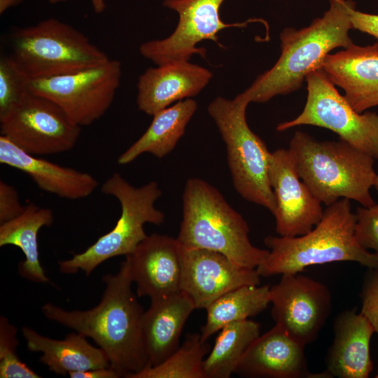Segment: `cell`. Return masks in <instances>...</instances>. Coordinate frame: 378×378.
<instances>
[{
    "instance_id": "obj_9",
    "label": "cell",
    "mask_w": 378,
    "mask_h": 378,
    "mask_svg": "<svg viewBox=\"0 0 378 378\" xmlns=\"http://www.w3.org/2000/svg\"><path fill=\"white\" fill-rule=\"evenodd\" d=\"M305 80L307 97L302 111L295 118L279 124L276 130L282 132L304 125L326 128L378 159V114L356 111L321 68L310 73Z\"/></svg>"
},
{
    "instance_id": "obj_6",
    "label": "cell",
    "mask_w": 378,
    "mask_h": 378,
    "mask_svg": "<svg viewBox=\"0 0 378 378\" xmlns=\"http://www.w3.org/2000/svg\"><path fill=\"white\" fill-rule=\"evenodd\" d=\"M101 190L118 200L120 216L114 227L86 250L58 262L59 270L63 274L82 271L90 276L106 260L132 253L148 235L144 230L146 223L159 225L164 221V213L155 206V202L162 195L155 181L136 188L115 172L102 184Z\"/></svg>"
},
{
    "instance_id": "obj_10",
    "label": "cell",
    "mask_w": 378,
    "mask_h": 378,
    "mask_svg": "<svg viewBox=\"0 0 378 378\" xmlns=\"http://www.w3.org/2000/svg\"><path fill=\"white\" fill-rule=\"evenodd\" d=\"M121 76V63L109 59L77 72L30 79L29 90L56 104L74 124L87 126L108 111Z\"/></svg>"
},
{
    "instance_id": "obj_7",
    "label": "cell",
    "mask_w": 378,
    "mask_h": 378,
    "mask_svg": "<svg viewBox=\"0 0 378 378\" xmlns=\"http://www.w3.org/2000/svg\"><path fill=\"white\" fill-rule=\"evenodd\" d=\"M250 103L241 96L215 98L207 107L225 144L232 184L245 200L263 206L272 214L276 200L269 178L271 153L249 127L246 116Z\"/></svg>"
},
{
    "instance_id": "obj_24",
    "label": "cell",
    "mask_w": 378,
    "mask_h": 378,
    "mask_svg": "<svg viewBox=\"0 0 378 378\" xmlns=\"http://www.w3.org/2000/svg\"><path fill=\"white\" fill-rule=\"evenodd\" d=\"M54 221L53 211L41 208L34 203L25 206L18 217L0 224V246L12 245L24 253V260L20 262L18 274L35 283H48L39 260L38 233L44 226H50Z\"/></svg>"
},
{
    "instance_id": "obj_39",
    "label": "cell",
    "mask_w": 378,
    "mask_h": 378,
    "mask_svg": "<svg viewBox=\"0 0 378 378\" xmlns=\"http://www.w3.org/2000/svg\"><path fill=\"white\" fill-rule=\"evenodd\" d=\"M376 377H377V378H378V373H377V374Z\"/></svg>"
},
{
    "instance_id": "obj_35",
    "label": "cell",
    "mask_w": 378,
    "mask_h": 378,
    "mask_svg": "<svg viewBox=\"0 0 378 378\" xmlns=\"http://www.w3.org/2000/svg\"><path fill=\"white\" fill-rule=\"evenodd\" d=\"M71 378H118L119 374L110 366L94 368L83 371L71 372L68 374Z\"/></svg>"
},
{
    "instance_id": "obj_11",
    "label": "cell",
    "mask_w": 378,
    "mask_h": 378,
    "mask_svg": "<svg viewBox=\"0 0 378 378\" xmlns=\"http://www.w3.org/2000/svg\"><path fill=\"white\" fill-rule=\"evenodd\" d=\"M80 127L56 104L30 91L0 117L1 135L34 155L71 150Z\"/></svg>"
},
{
    "instance_id": "obj_12",
    "label": "cell",
    "mask_w": 378,
    "mask_h": 378,
    "mask_svg": "<svg viewBox=\"0 0 378 378\" xmlns=\"http://www.w3.org/2000/svg\"><path fill=\"white\" fill-rule=\"evenodd\" d=\"M225 0H164L163 5L175 11L178 21L174 31L162 39L143 43L140 54L157 66L179 60H190L192 55L206 58V51L197 45L204 40L214 41L224 48L218 38L222 29L244 27L248 22H265L249 19L243 22L225 23L220 18V8Z\"/></svg>"
},
{
    "instance_id": "obj_38",
    "label": "cell",
    "mask_w": 378,
    "mask_h": 378,
    "mask_svg": "<svg viewBox=\"0 0 378 378\" xmlns=\"http://www.w3.org/2000/svg\"><path fill=\"white\" fill-rule=\"evenodd\" d=\"M373 187L376 189L378 193V174H377L375 176L374 181L373 183Z\"/></svg>"
},
{
    "instance_id": "obj_30",
    "label": "cell",
    "mask_w": 378,
    "mask_h": 378,
    "mask_svg": "<svg viewBox=\"0 0 378 378\" xmlns=\"http://www.w3.org/2000/svg\"><path fill=\"white\" fill-rule=\"evenodd\" d=\"M29 77L14 59L2 55L0 58V117L5 115L29 92Z\"/></svg>"
},
{
    "instance_id": "obj_23",
    "label": "cell",
    "mask_w": 378,
    "mask_h": 378,
    "mask_svg": "<svg viewBox=\"0 0 378 378\" xmlns=\"http://www.w3.org/2000/svg\"><path fill=\"white\" fill-rule=\"evenodd\" d=\"M22 333L27 349L41 353L40 361L55 374L66 376L71 372L109 367L105 352L91 345L85 336L76 331L64 340L50 338L26 326L22 328Z\"/></svg>"
},
{
    "instance_id": "obj_20",
    "label": "cell",
    "mask_w": 378,
    "mask_h": 378,
    "mask_svg": "<svg viewBox=\"0 0 378 378\" xmlns=\"http://www.w3.org/2000/svg\"><path fill=\"white\" fill-rule=\"evenodd\" d=\"M334 338L328 351L326 372L330 377L367 378L373 369L370 344L374 330L356 309L340 313L333 323Z\"/></svg>"
},
{
    "instance_id": "obj_21",
    "label": "cell",
    "mask_w": 378,
    "mask_h": 378,
    "mask_svg": "<svg viewBox=\"0 0 378 378\" xmlns=\"http://www.w3.org/2000/svg\"><path fill=\"white\" fill-rule=\"evenodd\" d=\"M0 163L23 172L38 187L68 200L90 195L99 186L91 174L29 154L0 136Z\"/></svg>"
},
{
    "instance_id": "obj_36",
    "label": "cell",
    "mask_w": 378,
    "mask_h": 378,
    "mask_svg": "<svg viewBox=\"0 0 378 378\" xmlns=\"http://www.w3.org/2000/svg\"><path fill=\"white\" fill-rule=\"evenodd\" d=\"M68 0H49L51 4H57ZM93 10L96 13H102L106 8V0H90Z\"/></svg>"
},
{
    "instance_id": "obj_40",
    "label": "cell",
    "mask_w": 378,
    "mask_h": 378,
    "mask_svg": "<svg viewBox=\"0 0 378 378\" xmlns=\"http://www.w3.org/2000/svg\"><path fill=\"white\" fill-rule=\"evenodd\" d=\"M342 1H344V0H342Z\"/></svg>"
},
{
    "instance_id": "obj_28",
    "label": "cell",
    "mask_w": 378,
    "mask_h": 378,
    "mask_svg": "<svg viewBox=\"0 0 378 378\" xmlns=\"http://www.w3.org/2000/svg\"><path fill=\"white\" fill-rule=\"evenodd\" d=\"M211 349L200 334L187 335L183 343L166 360L130 378H205L204 361Z\"/></svg>"
},
{
    "instance_id": "obj_26",
    "label": "cell",
    "mask_w": 378,
    "mask_h": 378,
    "mask_svg": "<svg viewBox=\"0 0 378 378\" xmlns=\"http://www.w3.org/2000/svg\"><path fill=\"white\" fill-rule=\"evenodd\" d=\"M270 303V286L247 285L234 288L206 308V319L201 337L207 340L223 327L242 321L265 310Z\"/></svg>"
},
{
    "instance_id": "obj_19",
    "label": "cell",
    "mask_w": 378,
    "mask_h": 378,
    "mask_svg": "<svg viewBox=\"0 0 378 378\" xmlns=\"http://www.w3.org/2000/svg\"><path fill=\"white\" fill-rule=\"evenodd\" d=\"M321 69L344 91V98L358 113L378 106V43L328 54Z\"/></svg>"
},
{
    "instance_id": "obj_16",
    "label": "cell",
    "mask_w": 378,
    "mask_h": 378,
    "mask_svg": "<svg viewBox=\"0 0 378 378\" xmlns=\"http://www.w3.org/2000/svg\"><path fill=\"white\" fill-rule=\"evenodd\" d=\"M125 257L138 297L152 300L181 292V249L176 238L153 233Z\"/></svg>"
},
{
    "instance_id": "obj_4",
    "label": "cell",
    "mask_w": 378,
    "mask_h": 378,
    "mask_svg": "<svg viewBox=\"0 0 378 378\" xmlns=\"http://www.w3.org/2000/svg\"><path fill=\"white\" fill-rule=\"evenodd\" d=\"M182 200V220L176 237L182 247L214 251L251 269H256L267 256L269 250L251 242L250 229L243 216L206 181L188 178Z\"/></svg>"
},
{
    "instance_id": "obj_17",
    "label": "cell",
    "mask_w": 378,
    "mask_h": 378,
    "mask_svg": "<svg viewBox=\"0 0 378 378\" xmlns=\"http://www.w3.org/2000/svg\"><path fill=\"white\" fill-rule=\"evenodd\" d=\"M213 76L208 69L179 60L147 69L138 78L136 105L153 115L172 104L198 94Z\"/></svg>"
},
{
    "instance_id": "obj_8",
    "label": "cell",
    "mask_w": 378,
    "mask_h": 378,
    "mask_svg": "<svg viewBox=\"0 0 378 378\" xmlns=\"http://www.w3.org/2000/svg\"><path fill=\"white\" fill-rule=\"evenodd\" d=\"M9 38L11 57L30 79L71 74L109 59L85 34L53 18L15 29Z\"/></svg>"
},
{
    "instance_id": "obj_14",
    "label": "cell",
    "mask_w": 378,
    "mask_h": 378,
    "mask_svg": "<svg viewBox=\"0 0 378 378\" xmlns=\"http://www.w3.org/2000/svg\"><path fill=\"white\" fill-rule=\"evenodd\" d=\"M269 178L276 209V231L281 237H298L312 230L321 220V202L301 180L288 149L271 153Z\"/></svg>"
},
{
    "instance_id": "obj_13",
    "label": "cell",
    "mask_w": 378,
    "mask_h": 378,
    "mask_svg": "<svg viewBox=\"0 0 378 378\" xmlns=\"http://www.w3.org/2000/svg\"><path fill=\"white\" fill-rule=\"evenodd\" d=\"M270 303L275 325L305 346L326 323L332 298L322 283L299 273L285 274L270 286Z\"/></svg>"
},
{
    "instance_id": "obj_18",
    "label": "cell",
    "mask_w": 378,
    "mask_h": 378,
    "mask_svg": "<svg viewBox=\"0 0 378 378\" xmlns=\"http://www.w3.org/2000/svg\"><path fill=\"white\" fill-rule=\"evenodd\" d=\"M302 345L275 325L248 348L234 373L249 378L326 377L311 374Z\"/></svg>"
},
{
    "instance_id": "obj_5",
    "label": "cell",
    "mask_w": 378,
    "mask_h": 378,
    "mask_svg": "<svg viewBox=\"0 0 378 378\" xmlns=\"http://www.w3.org/2000/svg\"><path fill=\"white\" fill-rule=\"evenodd\" d=\"M288 150L301 180L326 206L341 198L365 207L376 204L370 192L377 175L372 156L343 140L320 141L302 131Z\"/></svg>"
},
{
    "instance_id": "obj_31",
    "label": "cell",
    "mask_w": 378,
    "mask_h": 378,
    "mask_svg": "<svg viewBox=\"0 0 378 378\" xmlns=\"http://www.w3.org/2000/svg\"><path fill=\"white\" fill-rule=\"evenodd\" d=\"M354 236L363 248L372 249L378 256V204L358 206L356 211Z\"/></svg>"
},
{
    "instance_id": "obj_32",
    "label": "cell",
    "mask_w": 378,
    "mask_h": 378,
    "mask_svg": "<svg viewBox=\"0 0 378 378\" xmlns=\"http://www.w3.org/2000/svg\"><path fill=\"white\" fill-rule=\"evenodd\" d=\"M360 298V312L378 335V267L369 268L365 274Z\"/></svg>"
},
{
    "instance_id": "obj_1",
    "label": "cell",
    "mask_w": 378,
    "mask_h": 378,
    "mask_svg": "<svg viewBox=\"0 0 378 378\" xmlns=\"http://www.w3.org/2000/svg\"><path fill=\"white\" fill-rule=\"evenodd\" d=\"M105 288L99 303L88 310L68 311L51 302L41 307L48 320L91 338L108 356L120 377L130 378L148 366L141 321L144 311L132 289L125 259L115 274L102 277Z\"/></svg>"
},
{
    "instance_id": "obj_3",
    "label": "cell",
    "mask_w": 378,
    "mask_h": 378,
    "mask_svg": "<svg viewBox=\"0 0 378 378\" xmlns=\"http://www.w3.org/2000/svg\"><path fill=\"white\" fill-rule=\"evenodd\" d=\"M356 214L350 200L341 198L326 206L320 222L298 237L267 236L269 253L256 268L260 276L295 274L311 265L340 261L378 267V256L360 246L354 236Z\"/></svg>"
},
{
    "instance_id": "obj_27",
    "label": "cell",
    "mask_w": 378,
    "mask_h": 378,
    "mask_svg": "<svg viewBox=\"0 0 378 378\" xmlns=\"http://www.w3.org/2000/svg\"><path fill=\"white\" fill-rule=\"evenodd\" d=\"M260 336V324L246 319L219 330L204 361L205 378H229L250 345Z\"/></svg>"
},
{
    "instance_id": "obj_34",
    "label": "cell",
    "mask_w": 378,
    "mask_h": 378,
    "mask_svg": "<svg viewBox=\"0 0 378 378\" xmlns=\"http://www.w3.org/2000/svg\"><path fill=\"white\" fill-rule=\"evenodd\" d=\"M349 15L352 28L378 39V15L360 12L354 7L350 9Z\"/></svg>"
},
{
    "instance_id": "obj_2",
    "label": "cell",
    "mask_w": 378,
    "mask_h": 378,
    "mask_svg": "<svg viewBox=\"0 0 378 378\" xmlns=\"http://www.w3.org/2000/svg\"><path fill=\"white\" fill-rule=\"evenodd\" d=\"M330 8L321 18L300 29L286 28L280 34L281 55L272 68L259 75L241 96L249 103H265L277 95L298 90L312 71L321 68L324 58L339 47L354 43L349 10L352 0H329Z\"/></svg>"
},
{
    "instance_id": "obj_33",
    "label": "cell",
    "mask_w": 378,
    "mask_h": 378,
    "mask_svg": "<svg viewBox=\"0 0 378 378\" xmlns=\"http://www.w3.org/2000/svg\"><path fill=\"white\" fill-rule=\"evenodd\" d=\"M25 206L20 202L17 190L3 180L0 181V224L20 215Z\"/></svg>"
},
{
    "instance_id": "obj_22",
    "label": "cell",
    "mask_w": 378,
    "mask_h": 378,
    "mask_svg": "<svg viewBox=\"0 0 378 378\" xmlns=\"http://www.w3.org/2000/svg\"><path fill=\"white\" fill-rule=\"evenodd\" d=\"M195 309L192 302L181 291L151 300L141 321L148 367L160 364L178 348L183 328Z\"/></svg>"
},
{
    "instance_id": "obj_29",
    "label": "cell",
    "mask_w": 378,
    "mask_h": 378,
    "mask_svg": "<svg viewBox=\"0 0 378 378\" xmlns=\"http://www.w3.org/2000/svg\"><path fill=\"white\" fill-rule=\"evenodd\" d=\"M18 330L5 316L0 317V377L39 378L41 377L23 363L17 355L19 344Z\"/></svg>"
},
{
    "instance_id": "obj_15",
    "label": "cell",
    "mask_w": 378,
    "mask_h": 378,
    "mask_svg": "<svg viewBox=\"0 0 378 378\" xmlns=\"http://www.w3.org/2000/svg\"><path fill=\"white\" fill-rule=\"evenodd\" d=\"M181 291L190 299L195 309H206L234 288L260 285V276L256 269L241 267L214 251L181 246Z\"/></svg>"
},
{
    "instance_id": "obj_25",
    "label": "cell",
    "mask_w": 378,
    "mask_h": 378,
    "mask_svg": "<svg viewBox=\"0 0 378 378\" xmlns=\"http://www.w3.org/2000/svg\"><path fill=\"white\" fill-rule=\"evenodd\" d=\"M197 108L196 101L188 98L155 113L147 130L118 157V163L129 164L143 153L158 158L167 155L184 134Z\"/></svg>"
},
{
    "instance_id": "obj_37",
    "label": "cell",
    "mask_w": 378,
    "mask_h": 378,
    "mask_svg": "<svg viewBox=\"0 0 378 378\" xmlns=\"http://www.w3.org/2000/svg\"><path fill=\"white\" fill-rule=\"evenodd\" d=\"M22 1L23 0H0V14L2 15L8 9L20 4Z\"/></svg>"
}]
</instances>
